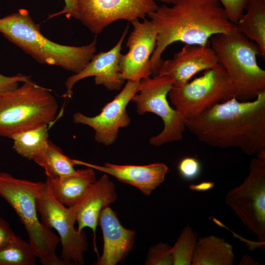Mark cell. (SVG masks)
I'll return each mask as SVG.
<instances>
[{"instance_id":"obj_1","label":"cell","mask_w":265,"mask_h":265,"mask_svg":"<svg viewBox=\"0 0 265 265\" xmlns=\"http://www.w3.org/2000/svg\"><path fill=\"white\" fill-rule=\"evenodd\" d=\"M185 124L200 141L211 146L238 148L257 156L265 152V91L252 101L233 97L216 104Z\"/></svg>"},{"instance_id":"obj_26","label":"cell","mask_w":265,"mask_h":265,"mask_svg":"<svg viewBox=\"0 0 265 265\" xmlns=\"http://www.w3.org/2000/svg\"><path fill=\"white\" fill-rule=\"evenodd\" d=\"M145 265H173L171 247L164 242H159L151 246L148 250Z\"/></svg>"},{"instance_id":"obj_32","label":"cell","mask_w":265,"mask_h":265,"mask_svg":"<svg viewBox=\"0 0 265 265\" xmlns=\"http://www.w3.org/2000/svg\"><path fill=\"white\" fill-rule=\"evenodd\" d=\"M214 183L212 182H203L197 184H191L189 188L190 189L196 191H205L212 188Z\"/></svg>"},{"instance_id":"obj_17","label":"cell","mask_w":265,"mask_h":265,"mask_svg":"<svg viewBox=\"0 0 265 265\" xmlns=\"http://www.w3.org/2000/svg\"><path fill=\"white\" fill-rule=\"evenodd\" d=\"M117 199L114 183L106 174L102 176L89 186L84 195L74 206L78 230L90 228L93 233L94 249L98 256L96 245V231L101 212Z\"/></svg>"},{"instance_id":"obj_14","label":"cell","mask_w":265,"mask_h":265,"mask_svg":"<svg viewBox=\"0 0 265 265\" xmlns=\"http://www.w3.org/2000/svg\"><path fill=\"white\" fill-rule=\"evenodd\" d=\"M129 29L127 26L116 44L110 50L95 54L90 62L79 73L68 77L65 82L66 92L63 95L70 98L73 88L79 80L87 77H95V83L110 91L119 90L124 85L123 78L119 66L122 45Z\"/></svg>"},{"instance_id":"obj_15","label":"cell","mask_w":265,"mask_h":265,"mask_svg":"<svg viewBox=\"0 0 265 265\" xmlns=\"http://www.w3.org/2000/svg\"><path fill=\"white\" fill-rule=\"evenodd\" d=\"M218 63L217 57L210 44H186L172 58L163 61L158 76H169L173 86H181L197 73L213 68Z\"/></svg>"},{"instance_id":"obj_28","label":"cell","mask_w":265,"mask_h":265,"mask_svg":"<svg viewBox=\"0 0 265 265\" xmlns=\"http://www.w3.org/2000/svg\"><path fill=\"white\" fill-rule=\"evenodd\" d=\"M200 169L199 162L192 157H186L183 159L178 165L180 175L187 180L195 179L200 174Z\"/></svg>"},{"instance_id":"obj_27","label":"cell","mask_w":265,"mask_h":265,"mask_svg":"<svg viewBox=\"0 0 265 265\" xmlns=\"http://www.w3.org/2000/svg\"><path fill=\"white\" fill-rule=\"evenodd\" d=\"M224 9L229 20L236 24L243 15L247 0H218Z\"/></svg>"},{"instance_id":"obj_4","label":"cell","mask_w":265,"mask_h":265,"mask_svg":"<svg viewBox=\"0 0 265 265\" xmlns=\"http://www.w3.org/2000/svg\"><path fill=\"white\" fill-rule=\"evenodd\" d=\"M209 43L230 79L236 99L252 101L265 91V71L257 62L262 53L255 43L236 27L229 33L212 36Z\"/></svg>"},{"instance_id":"obj_18","label":"cell","mask_w":265,"mask_h":265,"mask_svg":"<svg viewBox=\"0 0 265 265\" xmlns=\"http://www.w3.org/2000/svg\"><path fill=\"white\" fill-rule=\"evenodd\" d=\"M75 164L83 165L109 174L119 181L134 186L149 196L163 182L168 167L163 163L146 165H117L105 163L100 166L74 160Z\"/></svg>"},{"instance_id":"obj_19","label":"cell","mask_w":265,"mask_h":265,"mask_svg":"<svg viewBox=\"0 0 265 265\" xmlns=\"http://www.w3.org/2000/svg\"><path fill=\"white\" fill-rule=\"evenodd\" d=\"M96 181L94 169L76 170L75 173L54 178H47L45 182L52 195L67 207L76 205L89 186Z\"/></svg>"},{"instance_id":"obj_3","label":"cell","mask_w":265,"mask_h":265,"mask_svg":"<svg viewBox=\"0 0 265 265\" xmlns=\"http://www.w3.org/2000/svg\"><path fill=\"white\" fill-rule=\"evenodd\" d=\"M0 33L40 63L57 66L74 74L86 66L97 51L96 36L82 46L61 45L48 39L25 9L0 18Z\"/></svg>"},{"instance_id":"obj_12","label":"cell","mask_w":265,"mask_h":265,"mask_svg":"<svg viewBox=\"0 0 265 265\" xmlns=\"http://www.w3.org/2000/svg\"><path fill=\"white\" fill-rule=\"evenodd\" d=\"M139 89V81L127 80L121 91L104 106L98 115L89 117L76 112L73 116V122L93 128L96 142L111 145L117 139L119 129L128 126L131 123L126 107Z\"/></svg>"},{"instance_id":"obj_6","label":"cell","mask_w":265,"mask_h":265,"mask_svg":"<svg viewBox=\"0 0 265 265\" xmlns=\"http://www.w3.org/2000/svg\"><path fill=\"white\" fill-rule=\"evenodd\" d=\"M58 108L50 90L29 79L0 95V136L12 138L47 126L54 119Z\"/></svg>"},{"instance_id":"obj_31","label":"cell","mask_w":265,"mask_h":265,"mask_svg":"<svg viewBox=\"0 0 265 265\" xmlns=\"http://www.w3.org/2000/svg\"><path fill=\"white\" fill-rule=\"evenodd\" d=\"M65 5L59 14H64L67 19L72 17L79 20L78 0H64Z\"/></svg>"},{"instance_id":"obj_13","label":"cell","mask_w":265,"mask_h":265,"mask_svg":"<svg viewBox=\"0 0 265 265\" xmlns=\"http://www.w3.org/2000/svg\"><path fill=\"white\" fill-rule=\"evenodd\" d=\"M131 24L133 29L126 43L128 52L121 54L119 66L125 80L140 81L151 75L150 58L156 48L158 32L150 20L136 19Z\"/></svg>"},{"instance_id":"obj_20","label":"cell","mask_w":265,"mask_h":265,"mask_svg":"<svg viewBox=\"0 0 265 265\" xmlns=\"http://www.w3.org/2000/svg\"><path fill=\"white\" fill-rule=\"evenodd\" d=\"M236 255L232 245L213 235L198 238L192 265H232Z\"/></svg>"},{"instance_id":"obj_5","label":"cell","mask_w":265,"mask_h":265,"mask_svg":"<svg viewBox=\"0 0 265 265\" xmlns=\"http://www.w3.org/2000/svg\"><path fill=\"white\" fill-rule=\"evenodd\" d=\"M46 183L16 178L0 172V195L13 209L24 225L36 256L43 265H68L55 253L58 236L37 216L36 198Z\"/></svg>"},{"instance_id":"obj_22","label":"cell","mask_w":265,"mask_h":265,"mask_svg":"<svg viewBox=\"0 0 265 265\" xmlns=\"http://www.w3.org/2000/svg\"><path fill=\"white\" fill-rule=\"evenodd\" d=\"M33 160L45 170L49 178H54L73 174L74 160L63 154L61 150L50 140L42 153Z\"/></svg>"},{"instance_id":"obj_24","label":"cell","mask_w":265,"mask_h":265,"mask_svg":"<svg viewBox=\"0 0 265 265\" xmlns=\"http://www.w3.org/2000/svg\"><path fill=\"white\" fill-rule=\"evenodd\" d=\"M37 258L31 244L17 235L0 250V265H35Z\"/></svg>"},{"instance_id":"obj_16","label":"cell","mask_w":265,"mask_h":265,"mask_svg":"<svg viewBox=\"0 0 265 265\" xmlns=\"http://www.w3.org/2000/svg\"><path fill=\"white\" fill-rule=\"evenodd\" d=\"M98 225L102 231L103 251L96 265H116L123 262L133 248L135 232L125 228L109 206L100 212Z\"/></svg>"},{"instance_id":"obj_21","label":"cell","mask_w":265,"mask_h":265,"mask_svg":"<svg viewBox=\"0 0 265 265\" xmlns=\"http://www.w3.org/2000/svg\"><path fill=\"white\" fill-rule=\"evenodd\" d=\"M245 12L235 24L237 29L260 49L265 58V0H247Z\"/></svg>"},{"instance_id":"obj_23","label":"cell","mask_w":265,"mask_h":265,"mask_svg":"<svg viewBox=\"0 0 265 265\" xmlns=\"http://www.w3.org/2000/svg\"><path fill=\"white\" fill-rule=\"evenodd\" d=\"M11 139L15 151L32 160L44 152L50 141L47 126L21 132Z\"/></svg>"},{"instance_id":"obj_11","label":"cell","mask_w":265,"mask_h":265,"mask_svg":"<svg viewBox=\"0 0 265 265\" xmlns=\"http://www.w3.org/2000/svg\"><path fill=\"white\" fill-rule=\"evenodd\" d=\"M79 20L98 34L111 23L145 19L158 5L154 0H78Z\"/></svg>"},{"instance_id":"obj_10","label":"cell","mask_w":265,"mask_h":265,"mask_svg":"<svg viewBox=\"0 0 265 265\" xmlns=\"http://www.w3.org/2000/svg\"><path fill=\"white\" fill-rule=\"evenodd\" d=\"M36 207L42 223L58 234L62 246L61 258L68 265H84L88 239L83 230L80 232L75 227L76 218L73 207H67L57 201L46 184L36 198Z\"/></svg>"},{"instance_id":"obj_2","label":"cell","mask_w":265,"mask_h":265,"mask_svg":"<svg viewBox=\"0 0 265 265\" xmlns=\"http://www.w3.org/2000/svg\"><path fill=\"white\" fill-rule=\"evenodd\" d=\"M147 16L158 32L150 58L153 77L158 76L163 52L171 44L204 46L210 44L212 36L236 29L218 0H178L171 6H158Z\"/></svg>"},{"instance_id":"obj_33","label":"cell","mask_w":265,"mask_h":265,"mask_svg":"<svg viewBox=\"0 0 265 265\" xmlns=\"http://www.w3.org/2000/svg\"><path fill=\"white\" fill-rule=\"evenodd\" d=\"M239 265H258L260 263L254 260L250 256L243 255L240 260Z\"/></svg>"},{"instance_id":"obj_30","label":"cell","mask_w":265,"mask_h":265,"mask_svg":"<svg viewBox=\"0 0 265 265\" xmlns=\"http://www.w3.org/2000/svg\"><path fill=\"white\" fill-rule=\"evenodd\" d=\"M16 236L9 223L0 217V250Z\"/></svg>"},{"instance_id":"obj_9","label":"cell","mask_w":265,"mask_h":265,"mask_svg":"<svg viewBox=\"0 0 265 265\" xmlns=\"http://www.w3.org/2000/svg\"><path fill=\"white\" fill-rule=\"evenodd\" d=\"M173 82L167 76L150 77L139 81L138 91L131 101L136 104L138 114L153 113L160 117L163 122L162 131L149 140L151 145L159 146L165 143L181 140L186 127L179 112L169 104L167 96Z\"/></svg>"},{"instance_id":"obj_7","label":"cell","mask_w":265,"mask_h":265,"mask_svg":"<svg viewBox=\"0 0 265 265\" xmlns=\"http://www.w3.org/2000/svg\"><path fill=\"white\" fill-rule=\"evenodd\" d=\"M168 96L185 122L234 97L230 79L219 63L191 82L179 87L173 85Z\"/></svg>"},{"instance_id":"obj_8","label":"cell","mask_w":265,"mask_h":265,"mask_svg":"<svg viewBox=\"0 0 265 265\" xmlns=\"http://www.w3.org/2000/svg\"><path fill=\"white\" fill-rule=\"evenodd\" d=\"M252 159L244 181L227 194L225 201L242 223L265 243V152Z\"/></svg>"},{"instance_id":"obj_29","label":"cell","mask_w":265,"mask_h":265,"mask_svg":"<svg viewBox=\"0 0 265 265\" xmlns=\"http://www.w3.org/2000/svg\"><path fill=\"white\" fill-rule=\"evenodd\" d=\"M29 79V76L21 74L11 77L5 76L0 74V95L16 88L19 86L20 82H23Z\"/></svg>"},{"instance_id":"obj_25","label":"cell","mask_w":265,"mask_h":265,"mask_svg":"<svg viewBox=\"0 0 265 265\" xmlns=\"http://www.w3.org/2000/svg\"><path fill=\"white\" fill-rule=\"evenodd\" d=\"M198 239L197 233L188 225L184 228L173 247V265H190Z\"/></svg>"},{"instance_id":"obj_34","label":"cell","mask_w":265,"mask_h":265,"mask_svg":"<svg viewBox=\"0 0 265 265\" xmlns=\"http://www.w3.org/2000/svg\"><path fill=\"white\" fill-rule=\"evenodd\" d=\"M154 1H159L166 4H174L178 0H154Z\"/></svg>"}]
</instances>
